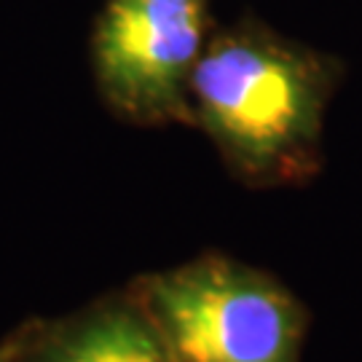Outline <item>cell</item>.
Returning <instances> with one entry per match:
<instances>
[{
  "instance_id": "1",
  "label": "cell",
  "mask_w": 362,
  "mask_h": 362,
  "mask_svg": "<svg viewBox=\"0 0 362 362\" xmlns=\"http://www.w3.org/2000/svg\"><path fill=\"white\" fill-rule=\"evenodd\" d=\"M330 89L325 59L266 35L218 38L191 76L202 127L255 182H300L320 167Z\"/></svg>"
},
{
  "instance_id": "2",
  "label": "cell",
  "mask_w": 362,
  "mask_h": 362,
  "mask_svg": "<svg viewBox=\"0 0 362 362\" xmlns=\"http://www.w3.org/2000/svg\"><path fill=\"white\" fill-rule=\"evenodd\" d=\"M172 362H298L306 314L269 274L199 258L145 276L132 300Z\"/></svg>"
},
{
  "instance_id": "3",
  "label": "cell",
  "mask_w": 362,
  "mask_h": 362,
  "mask_svg": "<svg viewBox=\"0 0 362 362\" xmlns=\"http://www.w3.org/2000/svg\"><path fill=\"white\" fill-rule=\"evenodd\" d=\"M202 38L204 0H107L94 33L105 97L140 121L185 118Z\"/></svg>"
},
{
  "instance_id": "4",
  "label": "cell",
  "mask_w": 362,
  "mask_h": 362,
  "mask_svg": "<svg viewBox=\"0 0 362 362\" xmlns=\"http://www.w3.org/2000/svg\"><path fill=\"white\" fill-rule=\"evenodd\" d=\"M30 362H172L137 306H100L62 325Z\"/></svg>"
},
{
  "instance_id": "5",
  "label": "cell",
  "mask_w": 362,
  "mask_h": 362,
  "mask_svg": "<svg viewBox=\"0 0 362 362\" xmlns=\"http://www.w3.org/2000/svg\"><path fill=\"white\" fill-rule=\"evenodd\" d=\"M0 362H22V357H19V349H16L13 344H8V346H0Z\"/></svg>"
}]
</instances>
